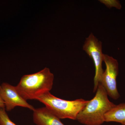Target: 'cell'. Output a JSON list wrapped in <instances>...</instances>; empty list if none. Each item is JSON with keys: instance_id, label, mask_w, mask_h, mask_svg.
<instances>
[{"instance_id": "cell-2", "label": "cell", "mask_w": 125, "mask_h": 125, "mask_svg": "<svg viewBox=\"0 0 125 125\" xmlns=\"http://www.w3.org/2000/svg\"><path fill=\"white\" fill-rule=\"evenodd\" d=\"M54 74L49 68H46L37 73L23 75L16 89L25 100L35 99L52 88Z\"/></svg>"}, {"instance_id": "cell-6", "label": "cell", "mask_w": 125, "mask_h": 125, "mask_svg": "<svg viewBox=\"0 0 125 125\" xmlns=\"http://www.w3.org/2000/svg\"><path fill=\"white\" fill-rule=\"evenodd\" d=\"M0 96L8 111H11L16 106L27 108L33 111L35 109L20 95L15 87L8 83H3L1 85Z\"/></svg>"}, {"instance_id": "cell-4", "label": "cell", "mask_w": 125, "mask_h": 125, "mask_svg": "<svg viewBox=\"0 0 125 125\" xmlns=\"http://www.w3.org/2000/svg\"><path fill=\"white\" fill-rule=\"evenodd\" d=\"M83 49L92 58L94 64L95 73L94 78V92H96L104 72L102 68L104 54L102 52V43L91 33L86 38Z\"/></svg>"}, {"instance_id": "cell-9", "label": "cell", "mask_w": 125, "mask_h": 125, "mask_svg": "<svg viewBox=\"0 0 125 125\" xmlns=\"http://www.w3.org/2000/svg\"><path fill=\"white\" fill-rule=\"evenodd\" d=\"M0 125H17L9 118L5 108H0Z\"/></svg>"}, {"instance_id": "cell-8", "label": "cell", "mask_w": 125, "mask_h": 125, "mask_svg": "<svg viewBox=\"0 0 125 125\" xmlns=\"http://www.w3.org/2000/svg\"><path fill=\"white\" fill-rule=\"evenodd\" d=\"M106 122H116L125 125V103L116 105L105 114Z\"/></svg>"}, {"instance_id": "cell-3", "label": "cell", "mask_w": 125, "mask_h": 125, "mask_svg": "<svg viewBox=\"0 0 125 125\" xmlns=\"http://www.w3.org/2000/svg\"><path fill=\"white\" fill-rule=\"evenodd\" d=\"M36 100L45 104L47 108L61 119L76 120L78 114L89 101L83 99L67 101L56 97L50 92H47Z\"/></svg>"}, {"instance_id": "cell-1", "label": "cell", "mask_w": 125, "mask_h": 125, "mask_svg": "<svg viewBox=\"0 0 125 125\" xmlns=\"http://www.w3.org/2000/svg\"><path fill=\"white\" fill-rule=\"evenodd\" d=\"M104 87L99 84L94 97L78 114L76 120L85 125H101L105 122V116L115 106L109 101Z\"/></svg>"}, {"instance_id": "cell-10", "label": "cell", "mask_w": 125, "mask_h": 125, "mask_svg": "<svg viewBox=\"0 0 125 125\" xmlns=\"http://www.w3.org/2000/svg\"><path fill=\"white\" fill-rule=\"evenodd\" d=\"M1 85H0V88ZM0 108H5L4 103L0 96Z\"/></svg>"}, {"instance_id": "cell-7", "label": "cell", "mask_w": 125, "mask_h": 125, "mask_svg": "<svg viewBox=\"0 0 125 125\" xmlns=\"http://www.w3.org/2000/svg\"><path fill=\"white\" fill-rule=\"evenodd\" d=\"M33 118L34 123L37 125H65L46 107L35 109Z\"/></svg>"}, {"instance_id": "cell-5", "label": "cell", "mask_w": 125, "mask_h": 125, "mask_svg": "<svg viewBox=\"0 0 125 125\" xmlns=\"http://www.w3.org/2000/svg\"><path fill=\"white\" fill-rule=\"evenodd\" d=\"M103 62L106 65V70L102 75L99 84L104 87L108 96L114 100H117L120 97L117 87L118 62L112 57L105 54H104Z\"/></svg>"}]
</instances>
